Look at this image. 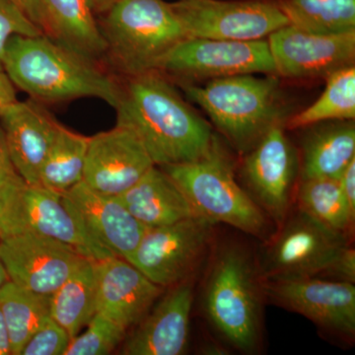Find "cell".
<instances>
[{"label": "cell", "instance_id": "obj_1", "mask_svg": "<svg viewBox=\"0 0 355 355\" xmlns=\"http://www.w3.org/2000/svg\"><path fill=\"white\" fill-rule=\"evenodd\" d=\"M116 123L135 133L154 164L193 162L209 153L216 135L157 70L121 76Z\"/></svg>", "mask_w": 355, "mask_h": 355}, {"label": "cell", "instance_id": "obj_2", "mask_svg": "<svg viewBox=\"0 0 355 355\" xmlns=\"http://www.w3.org/2000/svg\"><path fill=\"white\" fill-rule=\"evenodd\" d=\"M3 69L14 86L39 101L94 97L114 108L118 104L119 80L46 35L13 36L7 43Z\"/></svg>", "mask_w": 355, "mask_h": 355}, {"label": "cell", "instance_id": "obj_3", "mask_svg": "<svg viewBox=\"0 0 355 355\" xmlns=\"http://www.w3.org/2000/svg\"><path fill=\"white\" fill-rule=\"evenodd\" d=\"M280 77L244 74L202 84L180 83L189 99L209 116L231 146L245 154L277 125L286 123L288 110Z\"/></svg>", "mask_w": 355, "mask_h": 355}, {"label": "cell", "instance_id": "obj_4", "mask_svg": "<svg viewBox=\"0 0 355 355\" xmlns=\"http://www.w3.org/2000/svg\"><path fill=\"white\" fill-rule=\"evenodd\" d=\"M263 279L246 250L226 245L214 256L203 292L210 323L233 347L254 352L263 322Z\"/></svg>", "mask_w": 355, "mask_h": 355}, {"label": "cell", "instance_id": "obj_5", "mask_svg": "<svg viewBox=\"0 0 355 355\" xmlns=\"http://www.w3.org/2000/svg\"><path fill=\"white\" fill-rule=\"evenodd\" d=\"M99 22L106 57L121 76L156 70L187 39L171 4L164 0H118Z\"/></svg>", "mask_w": 355, "mask_h": 355}, {"label": "cell", "instance_id": "obj_6", "mask_svg": "<svg viewBox=\"0 0 355 355\" xmlns=\"http://www.w3.org/2000/svg\"><path fill=\"white\" fill-rule=\"evenodd\" d=\"M161 168L179 186L198 216L265 237V212L236 181L232 160L217 135L209 153L198 160Z\"/></svg>", "mask_w": 355, "mask_h": 355}, {"label": "cell", "instance_id": "obj_7", "mask_svg": "<svg viewBox=\"0 0 355 355\" xmlns=\"http://www.w3.org/2000/svg\"><path fill=\"white\" fill-rule=\"evenodd\" d=\"M24 233L53 238L90 260L114 257L89 237L60 193L21 179L0 191V239Z\"/></svg>", "mask_w": 355, "mask_h": 355}, {"label": "cell", "instance_id": "obj_8", "mask_svg": "<svg viewBox=\"0 0 355 355\" xmlns=\"http://www.w3.org/2000/svg\"><path fill=\"white\" fill-rule=\"evenodd\" d=\"M349 245V236L298 209L280 224L263 250L258 265L261 279L318 277Z\"/></svg>", "mask_w": 355, "mask_h": 355}, {"label": "cell", "instance_id": "obj_9", "mask_svg": "<svg viewBox=\"0 0 355 355\" xmlns=\"http://www.w3.org/2000/svg\"><path fill=\"white\" fill-rule=\"evenodd\" d=\"M157 71L180 83H198L244 74H275L268 40L187 38L159 62Z\"/></svg>", "mask_w": 355, "mask_h": 355}, {"label": "cell", "instance_id": "obj_10", "mask_svg": "<svg viewBox=\"0 0 355 355\" xmlns=\"http://www.w3.org/2000/svg\"><path fill=\"white\" fill-rule=\"evenodd\" d=\"M216 224L191 216L146 228L128 263L157 286L171 287L191 279L209 252Z\"/></svg>", "mask_w": 355, "mask_h": 355}, {"label": "cell", "instance_id": "obj_11", "mask_svg": "<svg viewBox=\"0 0 355 355\" xmlns=\"http://www.w3.org/2000/svg\"><path fill=\"white\" fill-rule=\"evenodd\" d=\"M187 38L258 41L288 25L277 0L170 2Z\"/></svg>", "mask_w": 355, "mask_h": 355}, {"label": "cell", "instance_id": "obj_12", "mask_svg": "<svg viewBox=\"0 0 355 355\" xmlns=\"http://www.w3.org/2000/svg\"><path fill=\"white\" fill-rule=\"evenodd\" d=\"M241 174L248 193L279 226L288 216L300 174L299 153L284 123L270 128L244 154Z\"/></svg>", "mask_w": 355, "mask_h": 355}, {"label": "cell", "instance_id": "obj_13", "mask_svg": "<svg viewBox=\"0 0 355 355\" xmlns=\"http://www.w3.org/2000/svg\"><path fill=\"white\" fill-rule=\"evenodd\" d=\"M263 293L275 304L345 340L354 338V284L303 277L263 280Z\"/></svg>", "mask_w": 355, "mask_h": 355}, {"label": "cell", "instance_id": "obj_14", "mask_svg": "<svg viewBox=\"0 0 355 355\" xmlns=\"http://www.w3.org/2000/svg\"><path fill=\"white\" fill-rule=\"evenodd\" d=\"M0 258L10 282L50 296L87 260L64 243L32 233L0 239Z\"/></svg>", "mask_w": 355, "mask_h": 355}, {"label": "cell", "instance_id": "obj_15", "mask_svg": "<svg viewBox=\"0 0 355 355\" xmlns=\"http://www.w3.org/2000/svg\"><path fill=\"white\" fill-rule=\"evenodd\" d=\"M275 73L282 78L326 79L355 62V32L319 35L286 25L268 37Z\"/></svg>", "mask_w": 355, "mask_h": 355}, {"label": "cell", "instance_id": "obj_16", "mask_svg": "<svg viewBox=\"0 0 355 355\" xmlns=\"http://www.w3.org/2000/svg\"><path fill=\"white\" fill-rule=\"evenodd\" d=\"M155 166L130 128L116 127L89 137L83 182L104 195L118 197Z\"/></svg>", "mask_w": 355, "mask_h": 355}, {"label": "cell", "instance_id": "obj_17", "mask_svg": "<svg viewBox=\"0 0 355 355\" xmlns=\"http://www.w3.org/2000/svg\"><path fill=\"white\" fill-rule=\"evenodd\" d=\"M62 202L93 241L114 257L130 261L144 227L118 197L104 195L81 182L62 193Z\"/></svg>", "mask_w": 355, "mask_h": 355}, {"label": "cell", "instance_id": "obj_18", "mask_svg": "<svg viewBox=\"0 0 355 355\" xmlns=\"http://www.w3.org/2000/svg\"><path fill=\"white\" fill-rule=\"evenodd\" d=\"M96 312L121 328L137 326L162 294L163 287L119 257L95 261Z\"/></svg>", "mask_w": 355, "mask_h": 355}, {"label": "cell", "instance_id": "obj_19", "mask_svg": "<svg viewBox=\"0 0 355 355\" xmlns=\"http://www.w3.org/2000/svg\"><path fill=\"white\" fill-rule=\"evenodd\" d=\"M193 297V277L171 286L125 338L121 354H184L188 347Z\"/></svg>", "mask_w": 355, "mask_h": 355}, {"label": "cell", "instance_id": "obj_20", "mask_svg": "<svg viewBox=\"0 0 355 355\" xmlns=\"http://www.w3.org/2000/svg\"><path fill=\"white\" fill-rule=\"evenodd\" d=\"M9 153L20 176L40 184V173L60 125L38 103L16 101L0 111Z\"/></svg>", "mask_w": 355, "mask_h": 355}, {"label": "cell", "instance_id": "obj_21", "mask_svg": "<svg viewBox=\"0 0 355 355\" xmlns=\"http://www.w3.org/2000/svg\"><path fill=\"white\" fill-rule=\"evenodd\" d=\"M118 198L146 228L169 225L197 216L179 186L156 165Z\"/></svg>", "mask_w": 355, "mask_h": 355}, {"label": "cell", "instance_id": "obj_22", "mask_svg": "<svg viewBox=\"0 0 355 355\" xmlns=\"http://www.w3.org/2000/svg\"><path fill=\"white\" fill-rule=\"evenodd\" d=\"M301 142L299 180H338L355 159L354 121L311 125Z\"/></svg>", "mask_w": 355, "mask_h": 355}, {"label": "cell", "instance_id": "obj_23", "mask_svg": "<svg viewBox=\"0 0 355 355\" xmlns=\"http://www.w3.org/2000/svg\"><path fill=\"white\" fill-rule=\"evenodd\" d=\"M41 1L46 36L93 62L106 58V43L89 0Z\"/></svg>", "mask_w": 355, "mask_h": 355}, {"label": "cell", "instance_id": "obj_24", "mask_svg": "<svg viewBox=\"0 0 355 355\" xmlns=\"http://www.w3.org/2000/svg\"><path fill=\"white\" fill-rule=\"evenodd\" d=\"M95 261L87 259L51 295V319L74 338L96 314Z\"/></svg>", "mask_w": 355, "mask_h": 355}, {"label": "cell", "instance_id": "obj_25", "mask_svg": "<svg viewBox=\"0 0 355 355\" xmlns=\"http://www.w3.org/2000/svg\"><path fill=\"white\" fill-rule=\"evenodd\" d=\"M51 295L36 293L8 282L0 289V310L6 321L11 355H19L25 343L49 319Z\"/></svg>", "mask_w": 355, "mask_h": 355}, {"label": "cell", "instance_id": "obj_26", "mask_svg": "<svg viewBox=\"0 0 355 355\" xmlns=\"http://www.w3.org/2000/svg\"><path fill=\"white\" fill-rule=\"evenodd\" d=\"M288 25L319 35L355 32V0H277Z\"/></svg>", "mask_w": 355, "mask_h": 355}, {"label": "cell", "instance_id": "obj_27", "mask_svg": "<svg viewBox=\"0 0 355 355\" xmlns=\"http://www.w3.org/2000/svg\"><path fill=\"white\" fill-rule=\"evenodd\" d=\"M326 81V88L316 102L287 119L286 130L309 128L326 121H354V65L334 72Z\"/></svg>", "mask_w": 355, "mask_h": 355}, {"label": "cell", "instance_id": "obj_28", "mask_svg": "<svg viewBox=\"0 0 355 355\" xmlns=\"http://www.w3.org/2000/svg\"><path fill=\"white\" fill-rule=\"evenodd\" d=\"M89 137L71 132L60 125L55 141L44 159L40 184L64 193L83 181Z\"/></svg>", "mask_w": 355, "mask_h": 355}, {"label": "cell", "instance_id": "obj_29", "mask_svg": "<svg viewBox=\"0 0 355 355\" xmlns=\"http://www.w3.org/2000/svg\"><path fill=\"white\" fill-rule=\"evenodd\" d=\"M296 198L299 210L327 227L349 236L355 214L347 205L338 180H299Z\"/></svg>", "mask_w": 355, "mask_h": 355}, {"label": "cell", "instance_id": "obj_30", "mask_svg": "<svg viewBox=\"0 0 355 355\" xmlns=\"http://www.w3.org/2000/svg\"><path fill=\"white\" fill-rule=\"evenodd\" d=\"M87 329L70 340L64 355H107L127 338V331L109 318L96 312Z\"/></svg>", "mask_w": 355, "mask_h": 355}, {"label": "cell", "instance_id": "obj_31", "mask_svg": "<svg viewBox=\"0 0 355 355\" xmlns=\"http://www.w3.org/2000/svg\"><path fill=\"white\" fill-rule=\"evenodd\" d=\"M17 35L36 37L44 34L10 0H0V70L2 71H4L3 58L7 43Z\"/></svg>", "mask_w": 355, "mask_h": 355}, {"label": "cell", "instance_id": "obj_32", "mask_svg": "<svg viewBox=\"0 0 355 355\" xmlns=\"http://www.w3.org/2000/svg\"><path fill=\"white\" fill-rule=\"evenodd\" d=\"M70 340L67 331L51 318L25 343L19 355H64Z\"/></svg>", "mask_w": 355, "mask_h": 355}, {"label": "cell", "instance_id": "obj_33", "mask_svg": "<svg viewBox=\"0 0 355 355\" xmlns=\"http://www.w3.org/2000/svg\"><path fill=\"white\" fill-rule=\"evenodd\" d=\"M319 279L334 280V282H355V250L347 246L333 261L326 270L319 275Z\"/></svg>", "mask_w": 355, "mask_h": 355}, {"label": "cell", "instance_id": "obj_34", "mask_svg": "<svg viewBox=\"0 0 355 355\" xmlns=\"http://www.w3.org/2000/svg\"><path fill=\"white\" fill-rule=\"evenodd\" d=\"M23 179L14 165L8 146H7L6 135L0 125V191L17 183Z\"/></svg>", "mask_w": 355, "mask_h": 355}, {"label": "cell", "instance_id": "obj_35", "mask_svg": "<svg viewBox=\"0 0 355 355\" xmlns=\"http://www.w3.org/2000/svg\"><path fill=\"white\" fill-rule=\"evenodd\" d=\"M10 1L20 8L46 36L48 25H46V15H44L41 0H10Z\"/></svg>", "mask_w": 355, "mask_h": 355}, {"label": "cell", "instance_id": "obj_36", "mask_svg": "<svg viewBox=\"0 0 355 355\" xmlns=\"http://www.w3.org/2000/svg\"><path fill=\"white\" fill-rule=\"evenodd\" d=\"M338 183L350 210L355 214V159L338 178Z\"/></svg>", "mask_w": 355, "mask_h": 355}, {"label": "cell", "instance_id": "obj_37", "mask_svg": "<svg viewBox=\"0 0 355 355\" xmlns=\"http://www.w3.org/2000/svg\"><path fill=\"white\" fill-rule=\"evenodd\" d=\"M17 101L15 86L11 83L6 71L0 70V111L4 107Z\"/></svg>", "mask_w": 355, "mask_h": 355}, {"label": "cell", "instance_id": "obj_38", "mask_svg": "<svg viewBox=\"0 0 355 355\" xmlns=\"http://www.w3.org/2000/svg\"><path fill=\"white\" fill-rule=\"evenodd\" d=\"M0 355H11L10 340L3 315L0 310Z\"/></svg>", "mask_w": 355, "mask_h": 355}, {"label": "cell", "instance_id": "obj_39", "mask_svg": "<svg viewBox=\"0 0 355 355\" xmlns=\"http://www.w3.org/2000/svg\"><path fill=\"white\" fill-rule=\"evenodd\" d=\"M89 1H90L91 6H92L96 15L97 14L102 15L118 0H89Z\"/></svg>", "mask_w": 355, "mask_h": 355}, {"label": "cell", "instance_id": "obj_40", "mask_svg": "<svg viewBox=\"0 0 355 355\" xmlns=\"http://www.w3.org/2000/svg\"><path fill=\"white\" fill-rule=\"evenodd\" d=\"M8 280L9 277L6 272V266H4L1 258H0V289H1V287L3 286Z\"/></svg>", "mask_w": 355, "mask_h": 355}]
</instances>
